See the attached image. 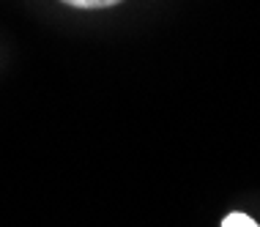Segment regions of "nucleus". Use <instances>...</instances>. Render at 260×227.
Here are the masks:
<instances>
[{"label":"nucleus","instance_id":"obj_1","mask_svg":"<svg viewBox=\"0 0 260 227\" xmlns=\"http://www.w3.org/2000/svg\"><path fill=\"white\" fill-rule=\"evenodd\" d=\"M66 6H74V9H110V6H118L123 0H63Z\"/></svg>","mask_w":260,"mask_h":227},{"label":"nucleus","instance_id":"obj_2","mask_svg":"<svg viewBox=\"0 0 260 227\" xmlns=\"http://www.w3.org/2000/svg\"><path fill=\"white\" fill-rule=\"evenodd\" d=\"M222 227H260L252 216L247 214H241V211H236V214H230V216H224V222Z\"/></svg>","mask_w":260,"mask_h":227}]
</instances>
